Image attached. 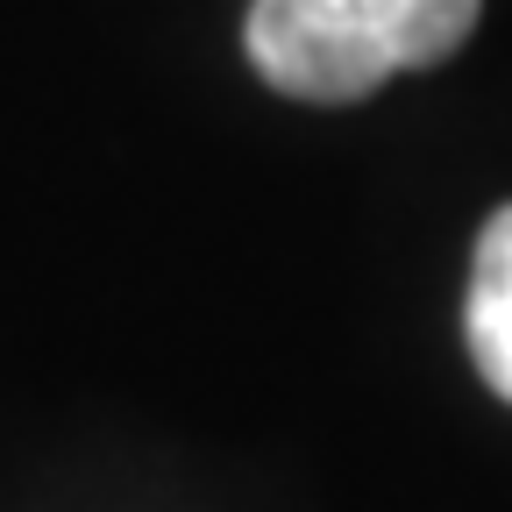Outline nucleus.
Listing matches in <instances>:
<instances>
[{
    "label": "nucleus",
    "mask_w": 512,
    "mask_h": 512,
    "mask_svg": "<svg viewBox=\"0 0 512 512\" xmlns=\"http://www.w3.org/2000/svg\"><path fill=\"white\" fill-rule=\"evenodd\" d=\"M477 8L484 0H249L242 50L264 86L313 107H349L384 79L456 57Z\"/></svg>",
    "instance_id": "f257e3e1"
},
{
    "label": "nucleus",
    "mask_w": 512,
    "mask_h": 512,
    "mask_svg": "<svg viewBox=\"0 0 512 512\" xmlns=\"http://www.w3.org/2000/svg\"><path fill=\"white\" fill-rule=\"evenodd\" d=\"M463 335H470L477 377L512 406V207H498V214L484 221V235H477Z\"/></svg>",
    "instance_id": "f03ea898"
}]
</instances>
